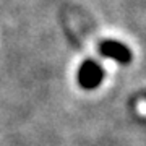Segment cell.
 <instances>
[{
    "instance_id": "1",
    "label": "cell",
    "mask_w": 146,
    "mask_h": 146,
    "mask_svg": "<svg viewBox=\"0 0 146 146\" xmlns=\"http://www.w3.org/2000/svg\"><path fill=\"white\" fill-rule=\"evenodd\" d=\"M99 52L107 58H112L119 63H128L131 60V52L128 47L119 41H102L99 46Z\"/></svg>"
},
{
    "instance_id": "2",
    "label": "cell",
    "mask_w": 146,
    "mask_h": 146,
    "mask_svg": "<svg viewBox=\"0 0 146 146\" xmlns=\"http://www.w3.org/2000/svg\"><path fill=\"white\" fill-rule=\"evenodd\" d=\"M102 68L98 65L96 62L93 60H88V62H84L80 68V73H78V80H80V84L83 86V88H96L98 84L101 83V80H102Z\"/></svg>"
}]
</instances>
